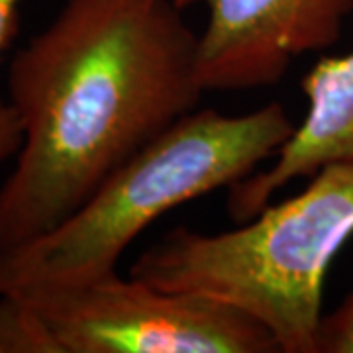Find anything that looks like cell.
<instances>
[{"label": "cell", "instance_id": "6da1fadb", "mask_svg": "<svg viewBox=\"0 0 353 353\" xmlns=\"http://www.w3.org/2000/svg\"><path fill=\"white\" fill-rule=\"evenodd\" d=\"M204 92L199 34L173 0H67L8 69L22 145L0 187V253L65 222Z\"/></svg>", "mask_w": 353, "mask_h": 353}, {"label": "cell", "instance_id": "7a4b0ae2", "mask_svg": "<svg viewBox=\"0 0 353 353\" xmlns=\"http://www.w3.org/2000/svg\"><path fill=\"white\" fill-rule=\"evenodd\" d=\"M292 130L281 102L240 116L196 108L114 171L59 226L0 253V294L114 273L145 228L176 206L252 175Z\"/></svg>", "mask_w": 353, "mask_h": 353}, {"label": "cell", "instance_id": "3957f363", "mask_svg": "<svg viewBox=\"0 0 353 353\" xmlns=\"http://www.w3.org/2000/svg\"><path fill=\"white\" fill-rule=\"evenodd\" d=\"M352 236L353 161H341L236 230L173 228L139 253L130 275L238 308L271 332L279 353H316L324 279Z\"/></svg>", "mask_w": 353, "mask_h": 353}, {"label": "cell", "instance_id": "277c9868", "mask_svg": "<svg viewBox=\"0 0 353 353\" xmlns=\"http://www.w3.org/2000/svg\"><path fill=\"white\" fill-rule=\"evenodd\" d=\"M6 294L32 308L51 353H279L271 332L238 308L118 271Z\"/></svg>", "mask_w": 353, "mask_h": 353}, {"label": "cell", "instance_id": "5b68a950", "mask_svg": "<svg viewBox=\"0 0 353 353\" xmlns=\"http://www.w3.org/2000/svg\"><path fill=\"white\" fill-rule=\"evenodd\" d=\"M181 10L202 4L199 71L206 90L277 85L292 61L332 48L353 0H173Z\"/></svg>", "mask_w": 353, "mask_h": 353}, {"label": "cell", "instance_id": "8992f818", "mask_svg": "<svg viewBox=\"0 0 353 353\" xmlns=\"http://www.w3.org/2000/svg\"><path fill=\"white\" fill-rule=\"evenodd\" d=\"M308 110L263 171L228 189V212L245 222L289 183L312 176L322 167L353 161V51L322 57L301 81Z\"/></svg>", "mask_w": 353, "mask_h": 353}, {"label": "cell", "instance_id": "52a82bcc", "mask_svg": "<svg viewBox=\"0 0 353 353\" xmlns=\"http://www.w3.org/2000/svg\"><path fill=\"white\" fill-rule=\"evenodd\" d=\"M316 353H353V289L332 314L322 316Z\"/></svg>", "mask_w": 353, "mask_h": 353}, {"label": "cell", "instance_id": "ba28073f", "mask_svg": "<svg viewBox=\"0 0 353 353\" xmlns=\"http://www.w3.org/2000/svg\"><path fill=\"white\" fill-rule=\"evenodd\" d=\"M22 145V124L8 99L0 97V163L16 157Z\"/></svg>", "mask_w": 353, "mask_h": 353}, {"label": "cell", "instance_id": "9c48e42d", "mask_svg": "<svg viewBox=\"0 0 353 353\" xmlns=\"http://www.w3.org/2000/svg\"><path fill=\"white\" fill-rule=\"evenodd\" d=\"M24 0H0V53L8 48L18 30L20 4Z\"/></svg>", "mask_w": 353, "mask_h": 353}]
</instances>
